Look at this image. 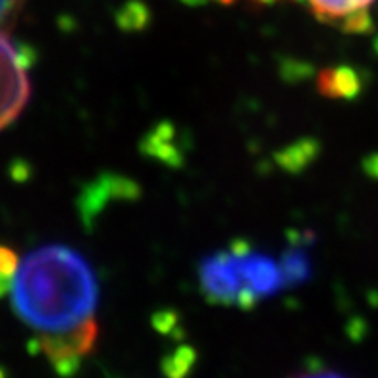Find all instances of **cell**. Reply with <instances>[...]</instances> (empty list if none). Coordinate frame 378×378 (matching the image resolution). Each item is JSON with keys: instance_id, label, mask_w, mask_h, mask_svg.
<instances>
[{"instance_id": "cell-1", "label": "cell", "mask_w": 378, "mask_h": 378, "mask_svg": "<svg viewBox=\"0 0 378 378\" xmlns=\"http://www.w3.org/2000/svg\"><path fill=\"white\" fill-rule=\"evenodd\" d=\"M12 303L58 374H74L98 336V284L91 265L66 245H45L20 261Z\"/></svg>"}, {"instance_id": "cell-2", "label": "cell", "mask_w": 378, "mask_h": 378, "mask_svg": "<svg viewBox=\"0 0 378 378\" xmlns=\"http://www.w3.org/2000/svg\"><path fill=\"white\" fill-rule=\"evenodd\" d=\"M30 93V58L0 31V131L22 114Z\"/></svg>"}, {"instance_id": "cell-3", "label": "cell", "mask_w": 378, "mask_h": 378, "mask_svg": "<svg viewBox=\"0 0 378 378\" xmlns=\"http://www.w3.org/2000/svg\"><path fill=\"white\" fill-rule=\"evenodd\" d=\"M232 247H234L237 273H240V280L243 286L245 307H251L266 297H273L282 287L287 286L282 263H278L276 259L253 251L243 242L234 243Z\"/></svg>"}, {"instance_id": "cell-4", "label": "cell", "mask_w": 378, "mask_h": 378, "mask_svg": "<svg viewBox=\"0 0 378 378\" xmlns=\"http://www.w3.org/2000/svg\"><path fill=\"white\" fill-rule=\"evenodd\" d=\"M199 284L207 299L216 305H237L245 307L243 287L235 265V253L232 247L216 251L214 255L201 261Z\"/></svg>"}, {"instance_id": "cell-5", "label": "cell", "mask_w": 378, "mask_h": 378, "mask_svg": "<svg viewBox=\"0 0 378 378\" xmlns=\"http://www.w3.org/2000/svg\"><path fill=\"white\" fill-rule=\"evenodd\" d=\"M374 0H307L320 22L340 27L348 33H365L371 30L369 8Z\"/></svg>"}, {"instance_id": "cell-6", "label": "cell", "mask_w": 378, "mask_h": 378, "mask_svg": "<svg viewBox=\"0 0 378 378\" xmlns=\"http://www.w3.org/2000/svg\"><path fill=\"white\" fill-rule=\"evenodd\" d=\"M318 89L330 98H351L361 91V82L351 68L325 70L318 76Z\"/></svg>"}, {"instance_id": "cell-7", "label": "cell", "mask_w": 378, "mask_h": 378, "mask_svg": "<svg viewBox=\"0 0 378 378\" xmlns=\"http://www.w3.org/2000/svg\"><path fill=\"white\" fill-rule=\"evenodd\" d=\"M282 268L286 274L287 286H294L299 282L307 280V274H309V257H307V251L294 247V249L286 251V255L282 257Z\"/></svg>"}, {"instance_id": "cell-8", "label": "cell", "mask_w": 378, "mask_h": 378, "mask_svg": "<svg viewBox=\"0 0 378 378\" xmlns=\"http://www.w3.org/2000/svg\"><path fill=\"white\" fill-rule=\"evenodd\" d=\"M18 266H20V261L14 251L6 245H0V295H4L12 287Z\"/></svg>"}, {"instance_id": "cell-9", "label": "cell", "mask_w": 378, "mask_h": 378, "mask_svg": "<svg viewBox=\"0 0 378 378\" xmlns=\"http://www.w3.org/2000/svg\"><path fill=\"white\" fill-rule=\"evenodd\" d=\"M25 0H0V31L10 27L22 12Z\"/></svg>"}, {"instance_id": "cell-10", "label": "cell", "mask_w": 378, "mask_h": 378, "mask_svg": "<svg viewBox=\"0 0 378 378\" xmlns=\"http://www.w3.org/2000/svg\"><path fill=\"white\" fill-rule=\"evenodd\" d=\"M292 378H346V377H344V374H340V372L318 367V369H309V371L297 372V374H294Z\"/></svg>"}, {"instance_id": "cell-11", "label": "cell", "mask_w": 378, "mask_h": 378, "mask_svg": "<svg viewBox=\"0 0 378 378\" xmlns=\"http://www.w3.org/2000/svg\"><path fill=\"white\" fill-rule=\"evenodd\" d=\"M189 2H224V4H228V2H234V0H189ZM251 2H257V4H271V2H276V0H251Z\"/></svg>"}]
</instances>
